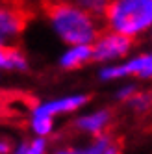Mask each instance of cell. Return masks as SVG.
Instances as JSON below:
<instances>
[{
	"mask_svg": "<svg viewBox=\"0 0 152 154\" xmlns=\"http://www.w3.org/2000/svg\"><path fill=\"white\" fill-rule=\"evenodd\" d=\"M150 95H152V91H150Z\"/></svg>",
	"mask_w": 152,
	"mask_h": 154,
	"instance_id": "obj_18",
	"label": "cell"
},
{
	"mask_svg": "<svg viewBox=\"0 0 152 154\" xmlns=\"http://www.w3.org/2000/svg\"><path fill=\"white\" fill-rule=\"evenodd\" d=\"M111 121H113V113L106 108H100V109H93L89 113L76 117L74 128L78 132H84V134H89V136L96 137V136L106 134V130L110 128Z\"/></svg>",
	"mask_w": 152,
	"mask_h": 154,
	"instance_id": "obj_7",
	"label": "cell"
},
{
	"mask_svg": "<svg viewBox=\"0 0 152 154\" xmlns=\"http://www.w3.org/2000/svg\"><path fill=\"white\" fill-rule=\"evenodd\" d=\"M132 47H134V39L121 35L117 32L106 30L93 43V58L95 61H102L108 65V63L126 58L130 50H132Z\"/></svg>",
	"mask_w": 152,
	"mask_h": 154,
	"instance_id": "obj_4",
	"label": "cell"
},
{
	"mask_svg": "<svg viewBox=\"0 0 152 154\" xmlns=\"http://www.w3.org/2000/svg\"><path fill=\"white\" fill-rule=\"evenodd\" d=\"M104 24L134 39L152 28V0H110Z\"/></svg>",
	"mask_w": 152,
	"mask_h": 154,
	"instance_id": "obj_2",
	"label": "cell"
},
{
	"mask_svg": "<svg viewBox=\"0 0 152 154\" xmlns=\"http://www.w3.org/2000/svg\"><path fill=\"white\" fill-rule=\"evenodd\" d=\"M126 106L130 109H134L137 113H145L152 108V95L147 93V91H137L130 100L126 102Z\"/></svg>",
	"mask_w": 152,
	"mask_h": 154,
	"instance_id": "obj_13",
	"label": "cell"
},
{
	"mask_svg": "<svg viewBox=\"0 0 152 154\" xmlns=\"http://www.w3.org/2000/svg\"><path fill=\"white\" fill-rule=\"evenodd\" d=\"M52 154H85V150H78V149H58V150H54Z\"/></svg>",
	"mask_w": 152,
	"mask_h": 154,
	"instance_id": "obj_16",
	"label": "cell"
},
{
	"mask_svg": "<svg viewBox=\"0 0 152 154\" xmlns=\"http://www.w3.org/2000/svg\"><path fill=\"white\" fill-rule=\"evenodd\" d=\"M93 58V45H74L69 47L61 54L59 58V65L63 69H78L82 65L89 63Z\"/></svg>",
	"mask_w": 152,
	"mask_h": 154,
	"instance_id": "obj_8",
	"label": "cell"
},
{
	"mask_svg": "<svg viewBox=\"0 0 152 154\" xmlns=\"http://www.w3.org/2000/svg\"><path fill=\"white\" fill-rule=\"evenodd\" d=\"M137 93V87L134 85V84H128V85H123L121 89H119L117 93H115V97H117V100H121V102H128L130 98H132L134 95Z\"/></svg>",
	"mask_w": 152,
	"mask_h": 154,
	"instance_id": "obj_15",
	"label": "cell"
},
{
	"mask_svg": "<svg viewBox=\"0 0 152 154\" xmlns=\"http://www.w3.org/2000/svg\"><path fill=\"white\" fill-rule=\"evenodd\" d=\"M72 2L95 19H104L108 8H110V0H72Z\"/></svg>",
	"mask_w": 152,
	"mask_h": 154,
	"instance_id": "obj_12",
	"label": "cell"
},
{
	"mask_svg": "<svg viewBox=\"0 0 152 154\" xmlns=\"http://www.w3.org/2000/svg\"><path fill=\"white\" fill-rule=\"evenodd\" d=\"M100 80L111 82L128 76H137L141 80H152V52L137 54L123 63H108L99 72Z\"/></svg>",
	"mask_w": 152,
	"mask_h": 154,
	"instance_id": "obj_3",
	"label": "cell"
},
{
	"mask_svg": "<svg viewBox=\"0 0 152 154\" xmlns=\"http://www.w3.org/2000/svg\"><path fill=\"white\" fill-rule=\"evenodd\" d=\"M89 97L78 93V95H65V97H58V98H52V100H45V102H39L32 108L30 113H35V115H45L50 119H56L58 115H67V113H74L78 112L80 108H84L87 104Z\"/></svg>",
	"mask_w": 152,
	"mask_h": 154,
	"instance_id": "obj_6",
	"label": "cell"
},
{
	"mask_svg": "<svg viewBox=\"0 0 152 154\" xmlns=\"http://www.w3.org/2000/svg\"><path fill=\"white\" fill-rule=\"evenodd\" d=\"M115 143V139L110 134H102V136H96L93 137V141L85 147V154H106V150L110 149Z\"/></svg>",
	"mask_w": 152,
	"mask_h": 154,
	"instance_id": "obj_14",
	"label": "cell"
},
{
	"mask_svg": "<svg viewBox=\"0 0 152 154\" xmlns=\"http://www.w3.org/2000/svg\"><path fill=\"white\" fill-rule=\"evenodd\" d=\"M47 17L56 35L69 47L93 45L102 32L100 23L72 0H52L47 6Z\"/></svg>",
	"mask_w": 152,
	"mask_h": 154,
	"instance_id": "obj_1",
	"label": "cell"
},
{
	"mask_svg": "<svg viewBox=\"0 0 152 154\" xmlns=\"http://www.w3.org/2000/svg\"><path fill=\"white\" fill-rule=\"evenodd\" d=\"M28 61L24 54L15 47H0V69L8 71H24Z\"/></svg>",
	"mask_w": 152,
	"mask_h": 154,
	"instance_id": "obj_9",
	"label": "cell"
},
{
	"mask_svg": "<svg viewBox=\"0 0 152 154\" xmlns=\"http://www.w3.org/2000/svg\"><path fill=\"white\" fill-rule=\"evenodd\" d=\"M26 13L13 2H0V47H11L23 34Z\"/></svg>",
	"mask_w": 152,
	"mask_h": 154,
	"instance_id": "obj_5",
	"label": "cell"
},
{
	"mask_svg": "<svg viewBox=\"0 0 152 154\" xmlns=\"http://www.w3.org/2000/svg\"><path fill=\"white\" fill-rule=\"evenodd\" d=\"M54 128H56V119L30 113V130L34 132L35 137H45L47 139L48 136L54 134Z\"/></svg>",
	"mask_w": 152,
	"mask_h": 154,
	"instance_id": "obj_10",
	"label": "cell"
},
{
	"mask_svg": "<svg viewBox=\"0 0 152 154\" xmlns=\"http://www.w3.org/2000/svg\"><path fill=\"white\" fill-rule=\"evenodd\" d=\"M0 154H11V147L6 139H0Z\"/></svg>",
	"mask_w": 152,
	"mask_h": 154,
	"instance_id": "obj_17",
	"label": "cell"
},
{
	"mask_svg": "<svg viewBox=\"0 0 152 154\" xmlns=\"http://www.w3.org/2000/svg\"><path fill=\"white\" fill-rule=\"evenodd\" d=\"M48 152V143L45 137H32L28 141H23L11 150V154H47Z\"/></svg>",
	"mask_w": 152,
	"mask_h": 154,
	"instance_id": "obj_11",
	"label": "cell"
}]
</instances>
